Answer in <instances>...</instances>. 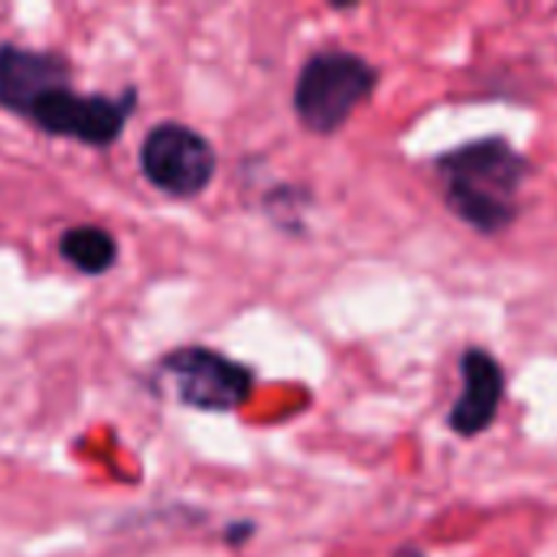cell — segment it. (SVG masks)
Returning <instances> with one entry per match:
<instances>
[{
  "instance_id": "6da1fadb",
  "label": "cell",
  "mask_w": 557,
  "mask_h": 557,
  "mask_svg": "<svg viewBox=\"0 0 557 557\" xmlns=\"http://www.w3.org/2000/svg\"><path fill=\"white\" fill-rule=\"evenodd\" d=\"M450 209L483 235L509 228L529 163L503 137L473 140L437 160Z\"/></svg>"
},
{
  "instance_id": "7a4b0ae2",
  "label": "cell",
  "mask_w": 557,
  "mask_h": 557,
  "mask_svg": "<svg viewBox=\"0 0 557 557\" xmlns=\"http://www.w3.org/2000/svg\"><path fill=\"white\" fill-rule=\"evenodd\" d=\"M379 72L356 52H313L294 85V111L310 134H336L352 111L375 91Z\"/></svg>"
},
{
  "instance_id": "3957f363",
  "label": "cell",
  "mask_w": 557,
  "mask_h": 557,
  "mask_svg": "<svg viewBox=\"0 0 557 557\" xmlns=\"http://www.w3.org/2000/svg\"><path fill=\"white\" fill-rule=\"evenodd\" d=\"M157 388L196 411L225 414L242 408L255 392V372L209 346H180L157 366Z\"/></svg>"
},
{
  "instance_id": "277c9868",
  "label": "cell",
  "mask_w": 557,
  "mask_h": 557,
  "mask_svg": "<svg viewBox=\"0 0 557 557\" xmlns=\"http://www.w3.org/2000/svg\"><path fill=\"white\" fill-rule=\"evenodd\" d=\"M134 108H137V88H124L121 95H85L75 91L72 85H59L26 111V121L62 140H75L85 147H108L124 134Z\"/></svg>"
},
{
  "instance_id": "5b68a950",
  "label": "cell",
  "mask_w": 557,
  "mask_h": 557,
  "mask_svg": "<svg viewBox=\"0 0 557 557\" xmlns=\"http://www.w3.org/2000/svg\"><path fill=\"white\" fill-rule=\"evenodd\" d=\"M140 170L147 183L173 199H193L209 189L219 170L215 147L189 124L163 121L140 144Z\"/></svg>"
},
{
  "instance_id": "8992f818",
  "label": "cell",
  "mask_w": 557,
  "mask_h": 557,
  "mask_svg": "<svg viewBox=\"0 0 557 557\" xmlns=\"http://www.w3.org/2000/svg\"><path fill=\"white\" fill-rule=\"evenodd\" d=\"M72 65L59 52L29 49L16 42L0 46V108L26 117V111L52 88L69 85Z\"/></svg>"
},
{
  "instance_id": "52a82bcc",
  "label": "cell",
  "mask_w": 557,
  "mask_h": 557,
  "mask_svg": "<svg viewBox=\"0 0 557 557\" xmlns=\"http://www.w3.org/2000/svg\"><path fill=\"white\" fill-rule=\"evenodd\" d=\"M460 375H463V392L450 408V428L460 437H476L483 434L506 395V375L503 366L486 352V349H467L460 359Z\"/></svg>"
},
{
  "instance_id": "ba28073f",
  "label": "cell",
  "mask_w": 557,
  "mask_h": 557,
  "mask_svg": "<svg viewBox=\"0 0 557 557\" xmlns=\"http://www.w3.org/2000/svg\"><path fill=\"white\" fill-rule=\"evenodd\" d=\"M55 251L59 258L75 268L78 274H88V277H98V274H108L114 264H117V255H121V245L117 238L101 228V225H72L59 235L55 242Z\"/></svg>"
},
{
  "instance_id": "9c48e42d",
  "label": "cell",
  "mask_w": 557,
  "mask_h": 557,
  "mask_svg": "<svg viewBox=\"0 0 557 557\" xmlns=\"http://www.w3.org/2000/svg\"><path fill=\"white\" fill-rule=\"evenodd\" d=\"M251 535H255V525H251V522H245V525L228 529V532H225V542H228L232 548H238V545H242L245 539H251Z\"/></svg>"
},
{
  "instance_id": "30bf717a",
  "label": "cell",
  "mask_w": 557,
  "mask_h": 557,
  "mask_svg": "<svg viewBox=\"0 0 557 557\" xmlns=\"http://www.w3.org/2000/svg\"><path fill=\"white\" fill-rule=\"evenodd\" d=\"M398 557H421V555H418V552H411V548H405Z\"/></svg>"
}]
</instances>
